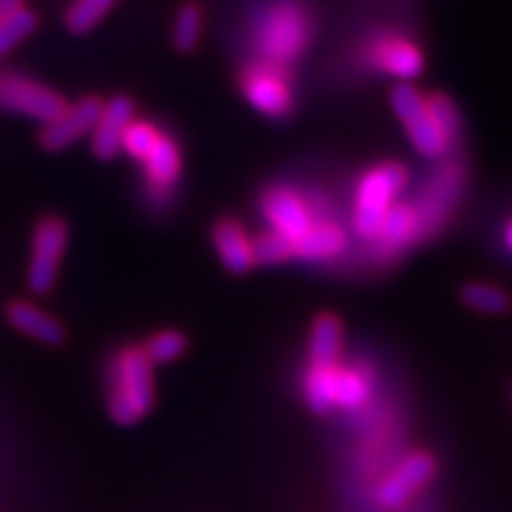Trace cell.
Returning a JSON list of instances; mask_svg holds the SVG:
<instances>
[{"instance_id": "6da1fadb", "label": "cell", "mask_w": 512, "mask_h": 512, "mask_svg": "<svg viewBox=\"0 0 512 512\" xmlns=\"http://www.w3.org/2000/svg\"><path fill=\"white\" fill-rule=\"evenodd\" d=\"M155 406V363L143 347H126L110 368L107 411L117 425H136Z\"/></svg>"}, {"instance_id": "7a4b0ae2", "label": "cell", "mask_w": 512, "mask_h": 512, "mask_svg": "<svg viewBox=\"0 0 512 512\" xmlns=\"http://www.w3.org/2000/svg\"><path fill=\"white\" fill-rule=\"evenodd\" d=\"M313 36L311 17L302 3L280 0L264 12L256 24V46L264 60L292 64L304 55Z\"/></svg>"}, {"instance_id": "3957f363", "label": "cell", "mask_w": 512, "mask_h": 512, "mask_svg": "<svg viewBox=\"0 0 512 512\" xmlns=\"http://www.w3.org/2000/svg\"><path fill=\"white\" fill-rule=\"evenodd\" d=\"M411 174L408 166L401 162H382L363 174L356 190V209H354V230L358 238L375 242L380 235L384 214L392 207L396 197L406 190Z\"/></svg>"}, {"instance_id": "277c9868", "label": "cell", "mask_w": 512, "mask_h": 512, "mask_svg": "<svg viewBox=\"0 0 512 512\" xmlns=\"http://www.w3.org/2000/svg\"><path fill=\"white\" fill-rule=\"evenodd\" d=\"M240 91L256 112L283 119L294 107L292 76L285 64L256 60L240 72Z\"/></svg>"}, {"instance_id": "5b68a950", "label": "cell", "mask_w": 512, "mask_h": 512, "mask_svg": "<svg viewBox=\"0 0 512 512\" xmlns=\"http://www.w3.org/2000/svg\"><path fill=\"white\" fill-rule=\"evenodd\" d=\"M69 245V226L60 216H43L31 238V261L27 283L34 294H48L55 287L60 264Z\"/></svg>"}, {"instance_id": "8992f818", "label": "cell", "mask_w": 512, "mask_h": 512, "mask_svg": "<svg viewBox=\"0 0 512 512\" xmlns=\"http://www.w3.org/2000/svg\"><path fill=\"white\" fill-rule=\"evenodd\" d=\"M0 105L48 124L67 110L69 102L64 100L62 93L38 81H31L27 76L3 74L0 76Z\"/></svg>"}, {"instance_id": "52a82bcc", "label": "cell", "mask_w": 512, "mask_h": 512, "mask_svg": "<svg viewBox=\"0 0 512 512\" xmlns=\"http://www.w3.org/2000/svg\"><path fill=\"white\" fill-rule=\"evenodd\" d=\"M465 188V171L458 164L441 166L437 174H432L430 181L422 188L420 200L415 202L420 216L422 235H432L439 230L451 216L453 207H456L458 195Z\"/></svg>"}, {"instance_id": "ba28073f", "label": "cell", "mask_w": 512, "mask_h": 512, "mask_svg": "<svg viewBox=\"0 0 512 512\" xmlns=\"http://www.w3.org/2000/svg\"><path fill=\"white\" fill-rule=\"evenodd\" d=\"M261 214H264L271 230L283 235L292 245H297L306 230L311 228V223L316 221L309 202L285 185H273L261 195Z\"/></svg>"}, {"instance_id": "9c48e42d", "label": "cell", "mask_w": 512, "mask_h": 512, "mask_svg": "<svg viewBox=\"0 0 512 512\" xmlns=\"http://www.w3.org/2000/svg\"><path fill=\"white\" fill-rule=\"evenodd\" d=\"M102 107H105V100H100L98 95H86L74 105H67V110L60 117L43 126L38 143L48 152L67 150L69 145H74L76 140L93 131L102 114Z\"/></svg>"}, {"instance_id": "30bf717a", "label": "cell", "mask_w": 512, "mask_h": 512, "mask_svg": "<svg viewBox=\"0 0 512 512\" xmlns=\"http://www.w3.org/2000/svg\"><path fill=\"white\" fill-rule=\"evenodd\" d=\"M437 472V460H434L427 451H418L413 456H408L399 465V470L394 472L392 477L387 479L380 486V494H377V501H380L382 508L392 510L399 508L411 498L415 491H420Z\"/></svg>"}, {"instance_id": "8fae6325", "label": "cell", "mask_w": 512, "mask_h": 512, "mask_svg": "<svg viewBox=\"0 0 512 512\" xmlns=\"http://www.w3.org/2000/svg\"><path fill=\"white\" fill-rule=\"evenodd\" d=\"M368 55L377 69H382L384 74H392L396 79L403 81L415 79V76H420L422 69H425V55H422V50L403 36H377L375 41L370 43Z\"/></svg>"}, {"instance_id": "7c38bea8", "label": "cell", "mask_w": 512, "mask_h": 512, "mask_svg": "<svg viewBox=\"0 0 512 512\" xmlns=\"http://www.w3.org/2000/svg\"><path fill=\"white\" fill-rule=\"evenodd\" d=\"M136 119V105L126 95H117L110 102H105L98 124L93 128L91 147L98 159H114L121 150V136L126 126Z\"/></svg>"}, {"instance_id": "4fadbf2b", "label": "cell", "mask_w": 512, "mask_h": 512, "mask_svg": "<svg viewBox=\"0 0 512 512\" xmlns=\"http://www.w3.org/2000/svg\"><path fill=\"white\" fill-rule=\"evenodd\" d=\"M211 242L226 271L242 275L254 264V245L247 228L238 219H221L211 228Z\"/></svg>"}, {"instance_id": "5bb4252c", "label": "cell", "mask_w": 512, "mask_h": 512, "mask_svg": "<svg viewBox=\"0 0 512 512\" xmlns=\"http://www.w3.org/2000/svg\"><path fill=\"white\" fill-rule=\"evenodd\" d=\"M422 238L420 216L413 202H396L384 214L380 235L375 242H380V249L387 256L399 254L401 249L411 247L415 240Z\"/></svg>"}, {"instance_id": "9a60e30c", "label": "cell", "mask_w": 512, "mask_h": 512, "mask_svg": "<svg viewBox=\"0 0 512 512\" xmlns=\"http://www.w3.org/2000/svg\"><path fill=\"white\" fill-rule=\"evenodd\" d=\"M143 166L150 188H155L159 192H169L176 185L178 178H181L183 171V155L178 140L174 136H169V133H162L155 147H152L150 155L143 159Z\"/></svg>"}, {"instance_id": "2e32d148", "label": "cell", "mask_w": 512, "mask_h": 512, "mask_svg": "<svg viewBox=\"0 0 512 512\" xmlns=\"http://www.w3.org/2000/svg\"><path fill=\"white\" fill-rule=\"evenodd\" d=\"M8 320L12 328L38 339L41 344H48V347H60L67 339V330H64L60 320L36 309L29 302H12L8 306Z\"/></svg>"}, {"instance_id": "e0dca14e", "label": "cell", "mask_w": 512, "mask_h": 512, "mask_svg": "<svg viewBox=\"0 0 512 512\" xmlns=\"http://www.w3.org/2000/svg\"><path fill=\"white\" fill-rule=\"evenodd\" d=\"M347 233L335 221H313L304 238L294 245V256L304 261H330L344 252Z\"/></svg>"}, {"instance_id": "ac0fdd59", "label": "cell", "mask_w": 512, "mask_h": 512, "mask_svg": "<svg viewBox=\"0 0 512 512\" xmlns=\"http://www.w3.org/2000/svg\"><path fill=\"white\" fill-rule=\"evenodd\" d=\"M344 328L335 313H320L309 332V361L311 366H337L342 354Z\"/></svg>"}, {"instance_id": "d6986e66", "label": "cell", "mask_w": 512, "mask_h": 512, "mask_svg": "<svg viewBox=\"0 0 512 512\" xmlns=\"http://www.w3.org/2000/svg\"><path fill=\"white\" fill-rule=\"evenodd\" d=\"M403 126H406V133L408 138H411V143L415 145V150L422 152L425 157H441L448 147H451V138L446 136V131L439 126V121L434 119L430 107H427V100L425 107H422L418 114H413L411 119L403 121Z\"/></svg>"}, {"instance_id": "ffe728a7", "label": "cell", "mask_w": 512, "mask_h": 512, "mask_svg": "<svg viewBox=\"0 0 512 512\" xmlns=\"http://www.w3.org/2000/svg\"><path fill=\"white\" fill-rule=\"evenodd\" d=\"M335 373L337 366H311L306 373L304 394L313 413L325 415L335 408Z\"/></svg>"}, {"instance_id": "44dd1931", "label": "cell", "mask_w": 512, "mask_h": 512, "mask_svg": "<svg viewBox=\"0 0 512 512\" xmlns=\"http://www.w3.org/2000/svg\"><path fill=\"white\" fill-rule=\"evenodd\" d=\"M117 0H74L64 12V27L72 34H88V31L98 27L102 17L110 12Z\"/></svg>"}, {"instance_id": "7402d4cb", "label": "cell", "mask_w": 512, "mask_h": 512, "mask_svg": "<svg viewBox=\"0 0 512 512\" xmlns=\"http://www.w3.org/2000/svg\"><path fill=\"white\" fill-rule=\"evenodd\" d=\"M463 302L479 313H489V316H498L510 309V294L498 285L489 283H470L460 292Z\"/></svg>"}, {"instance_id": "603a6c76", "label": "cell", "mask_w": 512, "mask_h": 512, "mask_svg": "<svg viewBox=\"0 0 512 512\" xmlns=\"http://www.w3.org/2000/svg\"><path fill=\"white\" fill-rule=\"evenodd\" d=\"M159 136H162V131H159L157 124L145 119H133L131 124L126 126L124 136H121V150H124L128 157L143 162V159L152 152V147H155Z\"/></svg>"}, {"instance_id": "cb8c5ba5", "label": "cell", "mask_w": 512, "mask_h": 512, "mask_svg": "<svg viewBox=\"0 0 512 512\" xmlns=\"http://www.w3.org/2000/svg\"><path fill=\"white\" fill-rule=\"evenodd\" d=\"M188 349V337L178 330H159L145 342L143 351L152 363L166 366V363H174L185 354Z\"/></svg>"}, {"instance_id": "d4e9b609", "label": "cell", "mask_w": 512, "mask_h": 512, "mask_svg": "<svg viewBox=\"0 0 512 512\" xmlns=\"http://www.w3.org/2000/svg\"><path fill=\"white\" fill-rule=\"evenodd\" d=\"M202 24H204L202 10L197 8L195 3H185L183 8L178 10L176 22H174L176 50H181V53H192L202 38Z\"/></svg>"}, {"instance_id": "484cf974", "label": "cell", "mask_w": 512, "mask_h": 512, "mask_svg": "<svg viewBox=\"0 0 512 512\" xmlns=\"http://www.w3.org/2000/svg\"><path fill=\"white\" fill-rule=\"evenodd\" d=\"M38 27V19L29 8H19L0 22V55L15 50L24 38H29Z\"/></svg>"}, {"instance_id": "4316f807", "label": "cell", "mask_w": 512, "mask_h": 512, "mask_svg": "<svg viewBox=\"0 0 512 512\" xmlns=\"http://www.w3.org/2000/svg\"><path fill=\"white\" fill-rule=\"evenodd\" d=\"M368 380L361 373L349 368H339L335 373V408H358L368 399Z\"/></svg>"}, {"instance_id": "83f0119b", "label": "cell", "mask_w": 512, "mask_h": 512, "mask_svg": "<svg viewBox=\"0 0 512 512\" xmlns=\"http://www.w3.org/2000/svg\"><path fill=\"white\" fill-rule=\"evenodd\" d=\"M254 245V264L261 266H273L283 264V261L294 259V245L287 238H283L275 230H266L252 238Z\"/></svg>"}, {"instance_id": "f1b7e54d", "label": "cell", "mask_w": 512, "mask_h": 512, "mask_svg": "<svg viewBox=\"0 0 512 512\" xmlns=\"http://www.w3.org/2000/svg\"><path fill=\"white\" fill-rule=\"evenodd\" d=\"M427 107H430L434 119L439 121V126L444 128L446 136L451 138V143H453L460 133V117H458L456 105H453V100L446 98L444 93H432V95H427Z\"/></svg>"}, {"instance_id": "f546056e", "label": "cell", "mask_w": 512, "mask_h": 512, "mask_svg": "<svg viewBox=\"0 0 512 512\" xmlns=\"http://www.w3.org/2000/svg\"><path fill=\"white\" fill-rule=\"evenodd\" d=\"M24 5V0H0V22H3L5 17L12 15V12L19 10Z\"/></svg>"}, {"instance_id": "4dcf8cb0", "label": "cell", "mask_w": 512, "mask_h": 512, "mask_svg": "<svg viewBox=\"0 0 512 512\" xmlns=\"http://www.w3.org/2000/svg\"><path fill=\"white\" fill-rule=\"evenodd\" d=\"M505 245H508V249L512 252V221L505 226Z\"/></svg>"}, {"instance_id": "1f68e13d", "label": "cell", "mask_w": 512, "mask_h": 512, "mask_svg": "<svg viewBox=\"0 0 512 512\" xmlns=\"http://www.w3.org/2000/svg\"><path fill=\"white\" fill-rule=\"evenodd\" d=\"M510 394H512V389H510Z\"/></svg>"}]
</instances>
